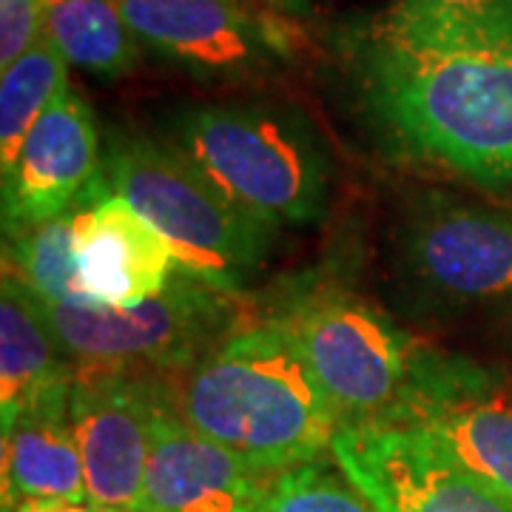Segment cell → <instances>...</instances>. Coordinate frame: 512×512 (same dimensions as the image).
<instances>
[{"instance_id":"cell-1","label":"cell","mask_w":512,"mask_h":512,"mask_svg":"<svg viewBox=\"0 0 512 512\" xmlns=\"http://www.w3.org/2000/svg\"><path fill=\"white\" fill-rule=\"evenodd\" d=\"M373 109L410 151L512 191V29L393 9L365 46Z\"/></svg>"},{"instance_id":"cell-2","label":"cell","mask_w":512,"mask_h":512,"mask_svg":"<svg viewBox=\"0 0 512 512\" xmlns=\"http://www.w3.org/2000/svg\"><path fill=\"white\" fill-rule=\"evenodd\" d=\"M174 402L194 430L271 476L319 461L342 427L291 330L276 319L234 330L208 350Z\"/></svg>"},{"instance_id":"cell-3","label":"cell","mask_w":512,"mask_h":512,"mask_svg":"<svg viewBox=\"0 0 512 512\" xmlns=\"http://www.w3.org/2000/svg\"><path fill=\"white\" fill-rule=\"evenodd\" d=\"M106 177L168 242L183 274L237 293L268 251L274 228L228 200L174 143L126 137L111 148Z\"/></svg>"},{"instance_id":"cell-4","label":"cell","mask_w":512,"mask_h":512,"mask_svg":"<svg viewBox=\"0 0 512 512\" xmlns=\"http://www.w3.org/2000/svg\"><path fill=\"white\" fill-rule=\"evenodd\" d=\"M174 146L228 200L265 225L311 222L328 197V160L299 123L242 106H202L180 117Z\"/></svg>"},{"instance_id":"cell-5","label":"cell","mask_w":512,"mask_h":512,"mask_svg":"<svg viewBox=\"0 0 512 512\" xmlns=\"http://www.w3.org/2000/svg\"><path fill=\"white\" fill-rule=\"evenodd\" d=\"M276 322L291 330L342 427L402 419L430 365L407 333L353 293H305Z\"/></svg>"},{"instance_id":"cell-6","label":"cell","mask_w":512,"mask_h":512,"mask_svg":"<svg viewBox=\"0 0 512 512\" xmlns=\"http://www.w3.org/2000/svg\"><path fill=\"white\" fill-rule=\"evenodd\" d=\"M43 302V299H40ZM46 319L77 365L180 373L234 333L237 293L177 271L163 293L134 308L49 305Z\"/></svg>"},{"instance_id":"cell-7","label":"cell","mask_w":512,"mask_h":512,"mask_svg":"<svg viewBox=\"0 0 512 512\" xmlns=\"http://www.w3.org/2000/svg\"><path fill=\"white\" fill-rule=\"evenodd\" d=\"M165 373L114 365H77L69 419L86 467L89 501L134 512L143 493L154 416L174 393Z\"/></svg>"},{"instance_id":"cell-8","label":"cell","mask_w":512,"mask_h":512,"mask_svg":"<svg viewBox=\"0 0 512 512\" xmlns=\"http://www.w3.org/2000/svg\"><path fill=\"white\" fill-rule=\"evenodd\" d=\"M330 456L379 512H512V501L407 424L339 427Z\"/></svg>"},{"instance_id":"cell-9","label":"cell","mask_w":512,"mask_h":512,"mask_svg":"<svg viewBox=\"0 0 512 512\" xmlns=\"http://www.w3.org/2000/svg\"><path fill=\"white\" fill-rule=\"evenodd\" d=\"M100 180V143L89 103L72 89L57 97L3 171V231L20 237L74 211Z\"/></svg>"},{"instance_id":"cell-10","label":"cell","mask_w":512,"mask_h":512,"mask_svg":"<svg viewBox=\"0 0 512 512\" xmlns=\"http://www.w3.org/2000/svg\"><path fill=\"white\" fill-rule=\"evenodd\" d=\"M512 501V399L461 362H430L402 419Z\"/></svg>"},{"instance_id":"cell-11","label":"cell","mask_w":512,"mask_h":512,"mask_svg":"<svg viewBox=\"0 0 512 512\" xmlns=\"http://www.w3.org/2000/svg\"><path fill=\"white\" fill-rule=\"evenodd\" d=\"M174 396L154 416L143 493L134 512H256L274 476L194 430Z\"/></svg>"},{"instance_id":"cell-12","label":"cell","mask_w":512,"mask_h":512,"mask_svg":"<svg viewBox=\"0 0 512 512\" xmlns=\"http://www.w3.org/2000/svg\"><path fill=\"white\" fill-rule=\"evenodd\" d=\"M404 259L444 299H504L512 296V220L481 208L430 205L407 222Z\"/></svg>"},{"instance_id":"cell-13","label":"cell","mask_w":512,"mask_h":512,"mask_svg":"<svg viewBox=\"0 0 512 512\" xmlns=\"http://www.w3.org/2000/svg\"><path fill=\"white\" fill-rule=\"evenodd\" d=\"M74 211V254L94 305L134 308L165 291L177 274L171 248L120 194L100 183Z\"/></svg>"},{"instance_id":"cell-14","label":"cell","mask_w":512,"mask_h":512,"mask_svg":"<svg viewBox=\"0 0 512 512\" xmlns=\"http://www.w3.org/2000/svg\"><path fill=\"white\" fill-rule=\"evenodd\" d=\"M126 26L154 52L211 74L262 60L271 37L239 0H114Z\"/></svg>"},{"instance_id":"cell-15","label":"cell","mask_w":512,"mask_h":512,"mask_svg":"<svg viewBox=\"0 0 512 512\" xmlns=\"http://www.w3.org/2000/svg\"><path fill=\"white\" fill-rule=\"evenodd\" d=\"M69 393L46 396L3 427V512L23 501H89Z\"/></svg>"},{"instance_id":"cell-16","label":"cell","mask_w":512,"mask_h":512,"mask_svg":"<svg viewBox=\"0 0 512 512\" xmlns=\"http://www.w3.org/2000/svg\"><path fill=\"white\" fill-rule=\"evenodd\" d=\"M72 356L57 342L43 302L20 276L3 268L0 282V419L9 427L26 407L69 393Z\"/></svg>"},{"instance_id":"cell-17","label":"cell","mask_w":512,"mask_h":512,"mask_svg":"<svg viewBox=\"0 0 512 512\" xmlns=\"http://www.w3.org/2000/svg\"><path fill=\"white\" fill-rule=\"evenodd\" d=\"M43 32L86 72L117 77L137 63V37L114 0H46Z\"/></svg>"},{"instance_id":"cell-18","label":"cell","mask_w":512,"mask_h":512,"mask_svg":"<svg viewBox=\"0 0 512 512\" xmlns=\"http://www.w3.org/2000/svg\"><path fill=\"white\" fill-rule=\"evenodd\" d=\"M69 89V60L46 37L0 74V168L15 163L40 114Z\"/></svg>"},{"instance_id":"cell-19","label":"cell","mask_w":512,"mask_h":512,"mask_svg":"<svg viewBox=\"0 0 512 512\" xmlns=\"http://www.w3.org/2000/svg\"><path fill=\"white\" fill-rule=\"evenodd\" d=\"M74 211L15 237L3 254V268L49 305H94L80 282L74 254Z\"/></svg>"},{"instance_id":"cell-20","label":"cell","mask_w":512,"mask_h":512,"mask_svg":"<svg viewBox=\"0 0 512 512\" xmlns=\"http://www.w3.org/2000/svg\"><path fill=\"white\" fill-rule=\"evenodd\" d=\"M256 512H379L342 470L319 461L274 476Z\"/></svg>"},{"instance_id":"cell-21","label":"cell","mask_w":512,"mask_h":512,"mask_svg":"<svg viewBox=\"0 0 512 512\" xmlns=\"http://www.w3.org/2000/svg\"><path fill=\"white\" fill-rule=\"evenodd\" d=\"M407 15L458 26L512 29V0H399Z\"/></svg>"},{"instance_id":"cell-22","label":"cell","mask_w":512,"mask_h":512,"mask_svg":"<svg viewBox=\"0 0 512 512\" xmlns=\"http://www.w3.org/2000/svg\"><path fill=\"white\" fill-rule=\"evenodd\" d=\"M46 29V0H0V72L26 55Z\"/></svg>"},{"instance_id":"cell-23","label":"cell","mask_w":512,"mask_h":512,"mask_svg":"<svg viewBox=\"0 0 512 512\" xmlns=\"http://www.w3.org/2000/svg\"><path fill=\"white\" fill-rule=\"evenodd\" d=\"M15 512H123L100 507L92 501H23L15 507Z\"/></svg>"}]
</instances>
